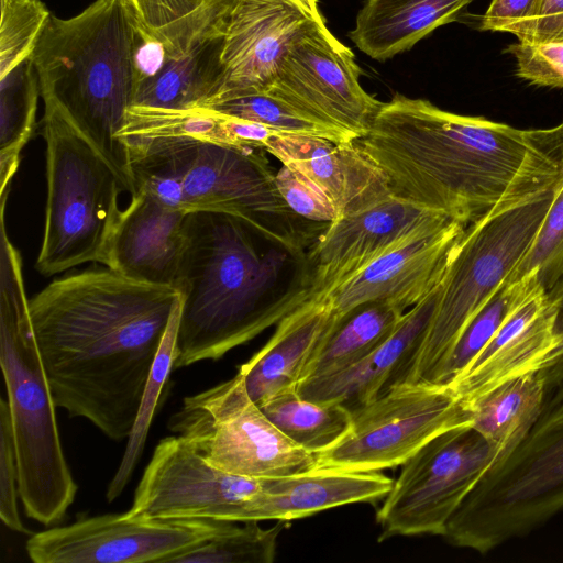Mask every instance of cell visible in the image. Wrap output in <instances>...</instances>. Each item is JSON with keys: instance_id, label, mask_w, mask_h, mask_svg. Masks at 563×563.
I'll list each match as a JSON object with an SVG mask.
<instances>
[{"instance_id": "cell-9", "label": "cell", "mask_w": 563, "mask_h": 563, "mask_svg": "<svg viewBox=\"0 0 563 563\" xmlns=\"http://www.w3.org/2000/svg\"><path fill=\"white\" fill-rule=\"evenodd\" d=\"M47 199L36 271L54 276L85 263L104 266L126 191L120 176L81 134L44 111Z\"/></svg>"}, {"instance_id": "cell-15", "label": "cell", "mask_w": 563, "mask_h": 563, "mask_svg": "<svg viewBox=\"0 0 563 563\" xmlns=\"http://www.w3.org/2000/svg\"><path fill=\"white\" fill-rule=\"evenodd\" d=\"M261 490V478L209 464L176 434L155 446L129 511L156 518L246 522Z\"/></svg>"}, {"instance_id": "cell-20", "label": "cell", "mask_w": 563, "mask_h": 563, "mask_svg": "<svg viewBox=\"0 0 563 563\" xmlns=\"http://www.w3.org/2000/svg\"><path fill=\"white\" fill-rule=\"evenodd\" d=\"M556 307L547 291L527 299L448 386L468 402L511 379L549 368L563 355Z\"/></svg>"}, {"instance_id": "cell-19", "label": "cell", "mask_w": 563, "mask_h": 563, "mask_svg": "<svg viewBox=\"0 0 563 563\" xmlns=\"http://www.w3.org/2000/svg\"><path fill=\"white\" fill-rule=\"evenodd\" d=\"M234 0H210L192 24L168 45L139 81L132 107L189 109L212 100L222 78V49Z\"/></svg>"}, {"instance_id": "cell-22", "label": "cell", "mask_w": 563, "mask_h": 563, "mask_svg": "<svg viewBox=\"0 0 563 563\" xmlns=\"http://www.w3.org/2000/svg\"><path fill=\"white\" fill-rule=\"evenodd\" d=\"M264 151L324 191L339 219L393 196L382 169L353 141L339 143L280 133L266 143Z\"/></svg>"}, {"instance_id": "cell-41", "label": "cell", "mask_w": 563, "mask_h": 563, "mask_svg": "<svg viewBox=\"0 0 563 563\" xmlns=\"http://www.w3.org/2000/svg\"><path fill=\"white\" fill-rule=\"evenodd\" d=\"M542 0H493L482 15L481 31L506 32L512 25L534 19Z\"/></svg>"}, {"instance_id": "cell-27", "label": "cell", "mask_w": 563, "mask_h": 563, "mask_svg": "<svg viewBox=\"0 0 563 563\" xmlns=\"http://www.w3.org/2000/svg\"><path fill=\"white\" fill-rule=\"evenodd\" d=\"M547 391L545 379L538 372L506 382L478 398L463 402L471 427L497 450L498 462L528 434L540 416Z\"/></svg>"}, {"instance_id": "cell-7", "label": "cell", "mask_w": 563, "mask_h": 563, "mask_svg": "<svg viewBox=\"0 0 563 563\" xmlns=\"http://www.w3.org/2000/svg\"><path fill=\"white\" fill-rule=\"evenodd\" d=\"M560 185L503 201L465 228L439 287L430 322L397 384H434L467 323L527 254Z\"/></svg>"}, {"instance_id": "cell-18", "label": "cell", "mask_w": 563, "mask_h": 563, "mask_svg": "<svg viewBox=\"0 0 563 563\" xmlns=\"http://www.w3.org/2000/svg\"><path fill=\"white\" fill-rule=\"evenodd\" d=\"M448 219L393 195L327 224L307 257L305 283L311 298L329 291L415 233Z\"/></svg>"}, {"instance_id": "cell-10", "label": "cell", "mask_w": 563, "mask_h": 563, "mask_svg": "<svg viewBox=\"0 0 563 563\" xmlns=\"http://www.w3.org/2000/svg\"><path fill=\"white\" fill-rule=\"evenodd\" d=\"M209 464L249 477H276L314 467L313 453L286 437L251 399L243 376L185 397L167 422Z\"/></svg>"}, {"instance_id": "cell-25", "label": "cell", "mask_w": 563, "mask_h": 563, "mask_svg": "<svg viewBox=\"0 0 563 563\" xmlns=\"http://www.w3.org/2000/svg\"><path fill=\"white\" fill-rule=\"evenodd\" d=\"M262 490L250 521H290L338 506L369 503L390 492L394 479L380 472L312 468L261 477Z\"/></svg>"}, {"instance_id": "cell-32", "label": "cell", "mask_w": 563, "mask_h": 563, "mask_svg": "<svg viewBox=\"0 0 563 563\" xmlns=\"http://www.w3.org/2000/svg\"><path fill=\"white\" fill-rule=\"evenodd\" d=\"M180 316V297L173 310L169 323L162 340L155 363L147 382L136 420L132 428L122 460L110 481L106 498L109 503L117 499L128 485L142 456L150 426L157 408L159 397L174 369L175 344Z\"/></svg>"}, {"instance_id": "cell-36", "label": "cell", "mask_w": 563, "mask_h": 563, "mask_svg": "<svg viewBox=\"0 0 563 563\" xmlns=\"http://www.w3.org/2000/svg\"><path fill=\"white\" fill-rule=\"evenodd\" d=\"M530 274L547 292L563 278V183L555 191L532 245L505 283Z\"/></svg>"}, {"instance_id": "cell-1", "label": "cell", "mask_w": 563, "mask_h": 563, "mask_svg": "<svg viewBox=\"0 0 563 563\" xmlns=\"http://www.w3.org/2000/svg\"><path fill=\"white\" fill-rule=\"evenodd\" d=\"M179 297L106 267L56 278L30 299L56 406L128 439Z\"/></svg>"}, {"instance_id": "cell-8", "label": "cell", "mask_w": 563, "mask_h": 563, "mask_svg": "<svg viewBox=\"0 0 563 563\" xmlns=\"http://www.w3.org/2000/svg\"><path fill=\"white\" fill-rule=\"evenodd\" d=\"M525 439L492 466L449 519L454 545L487 553L563 510V382L548 389Z\"/></svg>"}, {"instance_id": "cell-39", "label": "cell", "mask_w": 563, "mask_h": 563, "mask_svg": "<svg viewBox=\"0 0 563 563\" xmlns=\"http://www.w3.org/2000/svg\"><path fill=\"white\" fill-rule=\"evenodd\" d=\"M275 183L288 208L299 218L327 224L339 219L327 194L296 170L283 165L275 173Z\"/></svg>"}, {"instance_id": "cell-23", "label": "cell", "mask_w": 563, "mask_h": 563, "mask_svg": "<svg viewBox=\"0 0 563 563\" xmlns=\"http://www.w3.org/2000/svg\"><path fill=\"white\" fill-rule=\"evenodd\" d=\"M439 288L407 310L390 336L358 363L330 376L299 384L297 394L350 411L376 399L394 385L417 350L432 317Z\"/></svg>"}, {"instance_id": "cell-30", "label": "cell", "mask_w": 563, "mask_h": 563, "mask_svg": "<svg viewBox=\"0 0 563 563\" xmlns=\"http://www.w3.org/2000/svg\"><path fill=\"white\" fill-rule=\"evenodd\" d=\"M260 408L286 437L313 454L333 446L352 421L344 406L310 401L296 390L279 394Z\"/></svg>"}, {"instance_id": "cell-13", "label": "cell", "mask_w": 563, "mask_h": 563, "mask_svg": "<svg viewBox=\"0 0 563 563\" xmlns=\"http://www.w3.org/2000/svg\"><path fill=\"white\" fill-rule=\"evenodd\" d=\"M199 518L106 514L32 534L25 544L35 563H166L234 527Z\"/></svg>"}, {"instance_id": "cell-5", "label": "cell", "mask_w": 563, "mask_h": 563, "mask_svg": "<svg viewBox=\"0 0 563 563\" xmlns=\"http://www.w3.org/2000/svg\"><path fill=\"white\" fill-rule=\"evenodd\" d=\"M125 144L134 192L145 190L187 213L238 217L288 252L301 250L299 217L282 198L265 151L180 136Z\"/></svg>"}, {"instance_id": "cell-34", "label": "cell", "mask_w": 563, "mask_h": 563, "mask_svg": "<svg viewBox=\"0 0 563 563\" xmlns=\"http://www.w3.org/2000/svg\"><path fill=\"white\" fill-rule=\"evenodd\" d=\"M213 539L168 559L166 563H272L285 521L268 529L243 522Z\"/></svg>"}, {"instance_id": "cell-14", "label": "cell", "mask_w": 563, "mask_h": 563, "mask_svg": "<svg viewBox=\"0 0 563 563\" xmlns=\"http://www.w3.org/2000/svg\"><path fill=\"white\" fill-rule=\"evenodd\" d=\"M361 74L351 48L322 23L292 43L266 92L354 141L383 104L362 88Z\"/></svg>"}, {"instance_id": "cell-28", "label": "cell", "mask_w": 563, "mask_h": 563, "mask_svg": "<svg viewBox=\"0 0 563 563\" xmlns=\"http://www.w3.org/2000/svg\"><path fill=\"white\" fill-rule=\"evenodd\" d=\"M405 312L391 302L377 300L334 318L302 382L330 376L358 363L390 336Z\"/></svg>"}, {"instance_id": "cell-37", "label": "cell", "mask_w": 563, "mask_h": 563, "mask_svg": "<svg viewBox=\"0 0 563 563\" xmlns=\"http://www.w3.org/2000/svg\"><path fill=\"white\" fill-rule=\"evenodd\" d=\"M210 0H121L148 44L163 47L198 18Z\"/></svg>"}, {"instance_id": "cell-42", "label": "cell", "mask_w": 563, "mask_h": 563, "mask_svg": "<svg viewBox=\"0 0 563 563\" xmlns=\"http://www.w3.org/2000/svg\"><path fill=\"white\" fill-rule=\"evenodd\" d=\"M556 307L555 329L563 333V278L547 292ZM550 389L563 382V355L549 368L539 372Z\"/></svg>"}, {"instance_id": "cell-2", "label": "cell", "mask_w": 563, "mask_h": 563, "mask_svg": "<svg viewBox=\"0 0 563 563\" xmlns=\"http://www.w3.org/2000/svg\"><path fill=\"white\" fill-rule=\"evenodd\" d=\"M354 143L394 196L467 227L509 196L530 140L529 130L395 93Z\"/></svg>"}, {"instance_id": "cell-38", "label": "cell", "mask_w": 563, "mask_h": 563, "mask_svg": "<svg viewBox=\"0 0 563 563\" xmlns=\"http://www.w3.org/2000/svg\"><path fill=\"white\" fill-rule=\"evenodd\" d=\"M505 53L515 60V75L530 85L563 89V38L517 41Z\"/></svg>"}, {"instance_id": "cell-40", "label": "cell", "mask_w": 563, "mask_h": 563, "mask_svg": "<svg viewBox=\"0 0 563 563\" xmlns=\"http://www.w3.org/2000/svg\"><path fill=\"white\" fill-rule=\"evenodd\" d=\"M19 467L8 400L0 399V518L11 530L30 533L18 508Z\"/></svg>"}, {"instance_id": "cell-43", "label": "cell", "mask_w": 563, "mask_h": 563, "mask_svg": "<svg viewBox=\"0 0 563 563\" xmlns=\"http://www.w3.org/2000/svg\"><path fill=\"white\" fill-rule=\"evenodd\" d=\"M520 42L563 38V14L539 23L515 35Z\"/></svg>"}, {"instance_id": "cell-3", "label": "cell", "mask_w": 563, "mask_h": 563, "mask_svg": "<svg viewBox=\"0 0 563 563\" xmlns=\"http://www.w3.org/2000/svg\"><path fill=\"white\" fill-rule=\"evenodd\" d=\"M187 231L174 369L221 358L310 299L305 285L274 290L286 253L267 249L271 241L246 221L192 212Z\"/></svg>"}, {"instance_id": "cell-16", "label": "cell", "mask_w": 563, "mask_h": 563, "mask_svg": "<svg viewBox=\"0 0 563 563\" xmlns=\"http://www.w3.org/2000/svg\"><path fill=\"white\" fill-rule=\"evenodd\" d=\"M322 23L318 0H234L224 32L222 78L209 102L266 92L292 43Z\"/></svg>"}, {"instance_id": "cell-33", "label": "cell", "mask_w": 563, "mask_h": 563, "mask_svg": "<svg viewBox=\"0 0 563 563\" xmlns=\"http://www.w3.org/2000/svg\"><path fill=\"white\" fill-rule=\"evenodd\" d=\"M199 108L257 123L285 134L312 135L339 143L352 142L343 133L303 115L267 92H253L217 99Z\"/></svg>"}, {"instance_id": "cell-24", "label": "cell", "mask_w": 563, "mask_h": 563, "mask_svg": "<svg viewBox=\"0 0 563 563\" xmlns=\"http://www.w3.org/2000/svg\"><path fill=\"white\" fill-rule=\"evenodd\" d=\"M333 320L328 299L316 296L284 317L266 344L239 367L258 407L279 394L297 390Z\"/></svg>"}, {"instance_id": "cell-21", "label": "cell", "mask_w": 563, "mask_h": 563, "mask_svg": "<svg viewBox=\"0 0 563 563\" xmlns=\"http://www.w3.org/2000/svg\"><path fill=\"white\" fill-rule=\"evenodd\" d=\"M188 214L136 190L121 212L104 266L137 282L176 288Z\"/></svg>"}, {"instance_id": "cell-29", "label": "cell", "mask_w": 563, "mask_h": 563, "mask_svg": "<svg viewBox=\"0 0 563 563\" xmlns=\"http://www.w3.org/2000/svg\"><path fill=\"white\" fill-rule=\"evenodd\" d=\"M40 96L31 57L0 79V198L9 196L22 150L36 128Z\"/></svg>"}, {"instance_id": "cell-6", "label": "cell", "mask_w": 563, "mask_h": 563, "mask_svg": "<svg viewBox=\"0 0 563 563\" xmlns=\"http://www.w3.org/2000/svg\"><path fill=\"white\" fill-rule=\"evenodd\" d=\"M0 364L14 437L19 493L31 519H64L78 486L66 461L57 408L34 338L21 255L1 222Z\"/></svg>"}, {"instance_id": "cell-26", "label": "cell", "mask_w": 563, "mask_h": 563, "mask_svg": "<svg viewBox=\"0 0 563 563\" xmlns=\"http://www.w3.org/2000/svg\"><path fill=\"white\" fill-rule=\"evenodd\" d=\"M474 0H367L349 32L356 47L377 62L411 49L435 29L454 22Z\"/></svg>"}, {"instance_id": "cell-4", "label": "cell", "mask_w": 563, "mask_h": 563, "mask_svg": "<svg viewBox=\"0 0 563 563\" xmlns=\"http://www.w3.org/2000/svg\"><path fill=\"white\" fill-rule=\"evenodd\" d=\"M147 44L121 0H95L68 19L51 14L31 56L44 111L91 143L130 195L134 185L121 133L144 75L140 55Z\"/></svg>"}, {"instance_id": "cell-17", "label": "cell", "mask_w": 563, "mask_h": 563, "mask_svg": "<svg viewBox=\"0 0 563 563\" xmlns=\"http://www.w3.org/2000/svg\"><path fill=\"white\" fill-rule=\"evenodd\" d=\"M465 228L452 219L430 225L322 294L334 318L368 301L407 311L426 299L440 287Z\"/></svg>"}, {"instance_id": "cell-12", "label": "cell", "mask_w": 563, "mask_h": 563, "mask_svg": "<svg viewBox=\"0 0 563 563\" xmlns=\"http://www.w3.org/2000/svg\"><path fill=\"white\" fill-rule=\"evenodd\" d=\"M498 461L497 450L470 424L434 437L401 464L376 514L379 540L443 536L462 500Z\"/></svg>"}, {"instance_id": "cell-44", "label": "cell", "mask_w": 563, "mask_h": 563, "mask_svg": "<svg viewBox=\"0 0 563 563\" xmlns=\"http://www.w3.org/2000/svg\"><path fill=\"white\" fill-rule=\"evenodd\" d=\"M560 14H563V0H542L538 15L520 24H516L507 29V33L516 35L529 27H532L539 23L551 20Z\"/></svg>"}, {"instance_id": "cell-35", "label": "cell", "mask_w": 563, "mask_h": 563, "mask_svg": "<svg viewBox=\"0 0 563 563\" xmlns=\"http://www.w3.org/2000/svg\"><path fill=\"white\" fill-rule=\"evenodd\" d=\"M0 79L30 58L51 16L41 0H0Z\"/></svg>"}, {"instance_id": "cell-31", "label": "cell", "mask_w": 563, "mask_h": 563, "mask_svg": "<svg viewBox=\"0 0 563 563\" xmlns=\"http://www.w3.org/2000/svg\"><path fill=\"white\" fill-rule=\"evenodd\" d=\"M541 290L544 289L532 274L514 283H504L467 323L439 371L434 384H451L509 316L527 299Z\"/></svg>"}, {"instance_id": "cell-11", "label": "cell", "mask_w": 563, "mask_h": 563, "mask_svg": "<svg viewBox=\"0 0 563 563\" xmlns=\"http://www.w3.org/2000/svg\"><path fill=\"white\" fill-rule=\"evenodd\" d=\"M351 412L347 432L333 446L314 454L313 468H393L440 433L470 424L462 399L448 385L432 383L395 384Z\"/></svg>"}]
</instances>
